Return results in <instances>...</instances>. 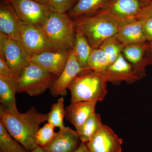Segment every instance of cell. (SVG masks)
I'll use <instances>...</instances> for the list:
<instances>
[{"instance_id": "1", "label": "cell", "mask_w": 152, "mask_h": 152, "mask_svg": "<svg viewBox=\"0 0 152 152\" xmlns=\"http://www.w3.org/2000/svg\"><path fill=\"white\" fill-rule=\"evenodd\" d=\"M48 117V114L39 113L35 107L15 115L7 113L0 105V122L15 140L30 151L38 146L37 132Z\"/></svg>"}, {"instance_id": "2", "label": "cell", "mask_w": 152, "mask_h": 152, "mask_svg": "<svg viewBox=\"0 0 152 152\" xmlns=\"http://www.w3.org/2000/svg\"><path fill=\"white\" fill-rule=\"evenodd\" d=\"M72 19L76 28L84 35L93 49L99 48L107 39L116 36L120 26L100 11Z\"/></svg>"}, {"instance_id": "3", "label": "cell", "mask_w": 152, "mask_h": 152, "mask_svg": "<svg viewBox=\"0 0 152 152\" xmlns=\"http://www.w3.org/2000/svg\"><path fill=\"white\" fill-rule=\"evenodd\" d=\"M42 29L53 50L63 52L72 50L76 27L73 20L67 13L53 12Z\"/></svg>"}, {"instance_id": "4", "label": "cell", "mask_w": 152, "mask_h": 152, "mask_svg": "<svg viewBox=\"0 0 152 152\" xmlns=\"http://www.w3.org/2000/svg\"><path fill=\"white\" fill-rule=\"evenodd\" d=\"M107 83L105 77L101 73L90 69L82 71L68 88L71 92V103L102 101L107 94Z\"/></svg>"}, {"instance_id": "5", "label": "cell", "mask_w": 152, "mask_h": 152, "mask_svg": "<svg viewBox=\"0 0 152 152\" xmlns=\"http://www.w3.org/2000/svg\"><path fill=\"white\" fill-rule=\"evenodd\" d=\"M58 77L35 63L31 62L23 71L17 82V93L37 96L51 88Z\"/></svg>"}, {"instance_id": "6", "label": "cell", "mask_w": 152, "mask_h": 152, "mask_svg": "<svg viewBox=\"0 0 152 152\" xmlns=\"http://www.w3.org/2000/svg\"><path fill=\"white\" fill-rule=\"evenodd\" d=\"M11 4L24 23L37 28H42L54 12L49 4L32 0H13Z\"/></svg>"}, {"instance_id": "7", "label": "cell", "mask_w": 152, "mask_h": 152, "mask_svg": "<svg viewBox=\"0 0 152 152\" xmlns=\"http://www.w3.org/2000/svg\"><path fill=\"white\" fill-rule=\"evenodd\" d=\"M0 53L18 79L31 62V57L23 45L1 32Z\"/></svg>"}, {"instance_id": "8", "label": "cell", "mask_w": 152, "mask_h": 152, "mask_svg": "<svg viewBox=\"0 0 152 152\" xmlns=\"http://www.w3.org/2000/svg\"><path fill=\"white\" fill-rule=\"evenodd\" d=\"M143 7L140 0H110L100 11L121 25L137 19Z\"/></svg>"}, {"instance_id": "9", "label": "cell", "mask_w": 152, "mask_h": 152, "mask_svg": "<svg viewBox=\"0 0 152 152\" xmlns=\"http://www.w3.org/2000/svg\"><path fill=\"white\" fill-rule=\"evenodd\" d=\"M26 25L11 4L0 3V32L22 44L21 34Z\"/></svg>"}, {"instance_id": "10", "label": "cell", "mask_w": 152, "mask_h": 152, "mask_svg": "<svg viewBox=\"0 0 152 152\" xmlns=\"http://www.w3.org/2000/svg\"><path fill=\"white\" fill-rule=\"evenodd\" d=\"M22 45L30 57L53 50L42 28L26 25L21 37Z\"/></svg>"}, {"instance_id": "11", "label": "cell", "mask_w": 152, "mask_h": 152, "mask_svg": "<svg viewBox=\"0 0 152 152\" xmlns=\"http://www.w3.org/2000/svg\"><path fill=\"white\" fill-rule=\"evenodd\" d=\"M122 139L110 128L104 125L100 130L86 143L91 152H121Z\"/></svg>"}, {"instance_id": "12", "label": "cell", "mask_w": 152, "mask_h": 152, "mask_svg": "<svg viewBox=\"0 0 152 152\" xmlns=\"http://www.w3.org/2000/svg\"><path fill=\"white\" fill-rule=\"evenodd\" d=\"M102 74L107 81L113 83L125 82L132 84L140 80L132 65L125 59L122 54Z\"/></svg>"}, {"instance_id": "13", "label": "cell", "mask_w": 152, "mask_h": 152, "mask_svg": "<svg viewBox=\"0 0 152 152\" xmlns=\"http://www.w3.org/2000/svg\"><path fill=\"white\" fill-rule=\"evenodd\" d=\"M85 70L79 64L72 50L65 67L60 75L54 81L50 89L51 96L55 97L66 96L69 86L74 79Z\"/></svg>"}, {"instance_id": "14", "label": "cell", "mask_w": 152, "mask_h": 152, "mask_svg": "<svg viewBox=\"0 0 152 152\" xmlns=\"http://www.w3.org/2000/svg\"><path fill=\"white\" fill-rule=\"evenodd\" d=\"M70 53L52 50L31 57L30 61L58 77L65 67Z\"/></svg>"}, {"instance_id": "15", "label": "cell", "mask_w": 152, "mask_h": 152, "mask_svg": "<svg viewBox=\"0 0 152 152\" xmlns=\"http://www.w3.org/2000/svg\"><path fill=\"white\" fill-rule=\"evenodd\" d=\"M79 134L69 127L60 130L48 145L43 148L46 152H74L81 143Z\"/></svg>"}, {"instance_id": "16", "label": "cell", "mask_w": 152, "mask_h": 152, "mask_svg": "<svg viewBox=\"0 0 152 152\" xmlns=\"http://www.w3.org/2000/svg\"><path fill=\"white\" fill-rule=\"evenodd\" d=\"M97 102L80 101L72 102L65 108L66 119L78 131L92 115L95 113Z\"/></svg>"}, {"instance_id": "17", "label": "cell", "mask_w": 152, "mask_h": 152, "mask_svg": "<svg viewBox=\"0 0 152 152\" xmlns=\"http://www.w3.org/2000/svg\"><path fill=\"white\" fill-rule=\"evenodd\" d=\"M149 42L125 46L122 54L125 59L132 65L140 80L145 76V68L148 66L145 54Z\"/></svg>"}, {"instance_id": "18", "label": "cell", "mask_w": 152, "mask_h": 152, "mask_svg": "<svg viewBox=\"0 0 152 152\" xmlns=\"http://www.w3.org/2000/svg\"><path fill=\"white\" fill-rule=\"evenodd\" d=\"M116 37L124 46L148 42L141 21L137 19L120 25Z\"/></svg>"}, {"instance_id": "19", "label": "cell", "mask_w": 152, "mask_h": 152, "mask_svg": "<svg viewBox=\"0 0 152 152\" xmlns=\"http://www.w3.org/2000/svg\"><path fill=\"white\" fill-rule=\"evenodd\" d=\"M18 81L0 75V102L6 112L18 115L20 113L17 108L15 96Z\"/></svg>"}, {"instance_id": "20", "label": "cell", "mask_w": 152, "mask_h": 152, "mask_svg": "<svg viewBox=\"0 0 152 152\" xmlns=\"http://www.w3.org/2000/svg\"><path fill=\"white\" fill-rule=\"evenodd\" d=\"M93 49L84 35L76 28L75 41L72 51L76 59L83 70L88 69V60Z\"/></svg>"}, {"instance_id": "21", "label": "cell", "mask_w": 152, "mask_h": 152, "mask_svg": "<svg viewBox=\"0 0 152 152\" xmlns=\"http://www.w3.org/2000/svg\"><path fill=\"white\" fill-rule=\"evenodd\" d=\"M110 0H79L75 6L67 13L72 18L97 12L103 10Z\"/></svg>"}, {"instance_id": "22", "label": "cell", "mask_w": 152, "mask_h": 152, "mask_svg": "<svg viewBox=\"0 0 152 152\" xmlns=\"http://www.w3.org/2000/svg\"><path fill=\"white\" fill-rule=\"evenodd\" d=\"M103 125L99 114L95 113L92 115L77 131L81 142L86 143L91 140Z\"/></svg>"}, {"instance_id": "23", "label": "cell", "mask_w": 152, "mask_h": 152, "mask_svg": "<svg viewBox=\"0 0 152 152\" xmlns=\"http://www.w3.org/2000/svg\"><path fill=\"white\" fill-rule=\"evenodd\" d=\"M10 134L0 122V152H30Z\"/></svg>"}, {"instance_id": "24", "label": "cell", "mask_w": 152, "mask_h": 152, "mask_svg": "<svg viewBox=\"0 0 152 152\" xmlns=\"http://www.w3.org/2000/svg\"><path fill=\"white\" fill-rule=\"evenodd\" d=\"M110 65L108 58L102 49H93L88 60V69L102 73Z\"/></svg>"}, {"instance_id": "25", "label": "cell", "mask_w": 152, "mask_h": 152, "mask_svg": "<svg viewBox=\"0 0 152 152\" xmlns=\"http://www.w3.org/2000/svg\"><path fill=\"white\" fill-rule=\"evenodd\" d=\"M64 100L63 96L58 99L56 102L52 105L50 111L48 113V123L55 127L64 129L66 127L64 124V119L65 117V109L64 106Z\"/></svg>"}, {"instance_id": "26", "label": "cell", "mask_w": 152, "mask_h": 152, "mask_svg": "<svg viewBox=\"0 0 152 152\" xmlns=\"http://www.w3.org/2000/svg\"><path fill=\"white\" fill-rule=\"evenodd\" d=\"M124 47L116 36L105 41L99 48H100L105 52L111 64L122 54Z\"/></svg>"}, {"instance_id": "27", "label": "cell", "mask_w": 152, "mask_h": 152, "mask_svg": "<svg viewBox=\"0 0 152 152\" xmlns=\"http://www.w3.org/2000/svg\"><path fill=\"white\" fill-rule=\"evenodd\" d=\"M55 128L53 126L48 123L39 128L36 136L38 145L44 148L53 140L57 134L55 132Z\"/></svg>"}, {"instance_id": "28", "label": "cell", "mask_w": 152, "mask_h": 152, "mask_svg": "<svg viewBox=\"0 0 152 152\" xmlns=\"http://www.w3.org/2000/svg\"><path fill=\"white\" fill-rule=\"evenodd\" d=\"M54 11L60 13H67L75 6L79 0H48Z\"/></svg>"}, {"instance_id": "29", "label": "cell", "mask_w": 152, "mask_h": 152, "mask_svg": "<svg viewBox=\"0 0 152 152\" xmlns=\"http://www.w3.org/2000/svg\"><path fill=\"white\" fill-rule=\"evenodd\" d=\"M0 75L18 81V79L8 65L1 53H0Z\"/></svg>"}, {"instance_id": "30", "label": "cell", "mask_w": 152, "mask_h": 152, "mask_svg": "<svg viewBox=\"0 0 152 152\" xmlns=\"http://www.w3.org/2000/svg\"><path fill=\"white\" fill-rule=\"evenodd\" d=\"M146 38L148 42H152V18H147L140 19Z\"/></svg>"}, {"instance_id": "31", "label": "cell", "mask_w": 152, "mask_h": 152, "mask_svg": "<svg viewBox=\"0 0 152 152\" xmlns=\"http://www.w3.org/2000/svg\"><path fill=\"white\" fill-rule=\"evenodd\" d=\"M147 18H152V1L143 7L137 19L140 20Z\"/></svg>"}, {"instance_id": "32", "label": "cell", "mask_w": 152, "mask_h": 152, "mask_svg": "<svg viewBox=\"0 0 152 152\" xmlns=\"http://www.w3.org/2000/svg\"><path fill=\"white\" fill-rule=\"evenodd\" d=\"M145 58L148 65L152 66V42H149L148 47L146 52Z\"/></svg>"}, {"instance_id": "33", "label": "cell", "mask_w": 152, "mask_h": 152, "mask_svg": "<svg viewBox=\"0 0 152 152\" xmlns=\"http://www.w3.org/2000/svg\"><path fill=\"white\" fill-rule=\"evenodd\" d=\"M74 152H91L88 148L86 144L81 143L80 146Z\"/></svg>"}, {"instance_id": "34", "label": "cell", "mask_w": 152, "mask_h": 152, "mask_svg": "<svg viewBox=\"0 0 152 152\" xmlns=\"http://www.w3.org/2000/svg\"><path fill=\"white\" fill-rule=\"evenodd\" d=\"M30 152H46L44 151L42 147L38 145L32 151H31Z\"/></svg>"}, {"instance_id": "35", "label": "cell", "mask_w": 152, "mask_h": 152, "mask_svg": "<svg viewBox=\"0 0 152 152\" xmlns=\"http://www.w3.org/2000/svg\"><path fill=\"white\" fill-rule=\"evenodd\" d=\"M140 1H141L143 7L147 4H148L149 3L152 1V0H140Z\"/></svg>"}, {"instance_id": "36", "label": "cell", "mask_w": 152, "mask_h": 152, "mask_svg": "<svg viewBox=\"0 0 152 152\" xmlns=\"http://www.w3.org/2000/svg\"><path fill=\"white\" fill-rule=\"evenodd\" d=\"M37 2L43 3V4H49L48 0H32Z\"/></svg>"}, {"instance_id": "37", "label": "cell", "mask_w": 152, "mask_h": 152, "mask_svg": "<svg viewBox=\"0 0 152 152\" xmlns=\"http://www.w3.org/2000/svg\"><path fill=\"white\" fill-rule=\"evenodd\" d=\"M1 2L6 4H11L13 0H0Z\"/></svg>"}]
</instances>
